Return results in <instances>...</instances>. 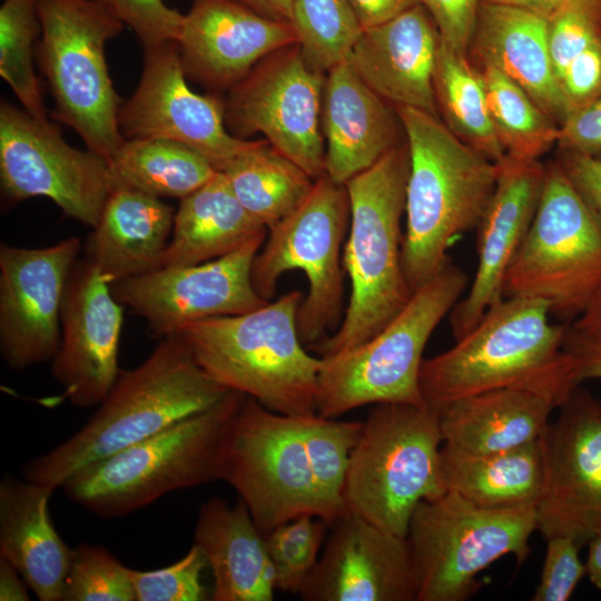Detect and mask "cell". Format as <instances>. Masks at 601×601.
I'll use <instances>...</instances> for the list:
<instances>
[{"instance_id": "6da1fadb", "label": "cell", "mask_w": 601, "mask_h": 601, "mask_svg": "<svg viewBox=\"0 0 601 601\" xmlns=\"http://www.w3.org/2000/svg\"><path fill=\"white\" fill-rule=\"evenodd\" d=\"M545 303L504 297L450 349L423 359L420 387L435 413L469 395L520 388L551 398L558 407L581 383L564 349L570 324L552 323Z\"/></svg>"}, {"instance_id": "7a4b0ae2", "label": "cell", "mask_w": 601, "mask_h": 601, "mask_svg": "<svg viewBox=\"0 0 601 601\" xmlns=\"http://www.w3.org/2000/svg\"><path fill=\"white\" fill-rule=\"evenodd\" d=\"M228 392L198 365L177 334L161 337L145 362L120 371L90 420L27 462L22 476L57 490L82 467L211 407Z\"/></svg>"}, {"instance_id": "3957f363", "label": "cell", "mask_w": 601, "mask_h": 601, "mask_svg": "<svg viewBox=\"0 0 601 601\" xmlns=\"http://www.w3.org/2000/svg\"><path fill=\"white\" fill-rule=\"evenodd\" d=\"M410 155L402 267L412 292L450 263L457 237L477 227L496 185L497 165L436 116L395 106Z\"/></svg>"}, {"instance_id": "277c9868", "label": "cell", "mask_w": 601, "mask_h": 601, "mask_svg": "<svg viewBox=\"0 0 601 601\" xmlns=\"http://www.w3.org/2000/svg\"><path fill=\"white\" fill-rule=\"evenodd\" d=\"M408 169L405 140L345 184L351 219L342 265L351 282V295L337 331L311 346L319 357L371 339L413 294L402 267L401 219Z\"/></svg>"}, {"instance_id": "5b68a950", "label": "cell", "mask_w": 601, "mask_h": 601, "mask_svg": "<svg viewBox=\"0 0 601 601\" xmlns=\"http://www.w3.org/2000/svg\"><path fill=\"white\" fill-rule=\"evenodd\" d=\"M304 297L292 290L252 312L197 321L175 334L227 390L279 414L311 416L316 414L321 357L308 354L298 335Z\"/></svg>"}, {"instance_id": "8992f818", "label": "cell", "mask_w": 601, "mask_h": 601, "mask_svg": "<svg viewBox=\"0 0 601 601\" xmlns=\"http://www.w3.org/2000/svg\"><path fill=\"white\" fill-rule=\"evenodd\" d=\"M246 395L229 391L211 407L91 463L60 489L104 518H122L162 495L223 481L229 434Z\"/></svg>"}, {"instance_id": "52a82bcc", "label": "cell", "mask_w": 601, "mask_h": 601, "mask_svg": "<svg viewBox=\"0 0 601 601\" xmlns=\"http://www.w3.org/2000/svg\"><path fill=\"white\" fill-rule=\"evenodd\" d=\"M466 274L449 263L413 292L403 309L375 336L343 353L321 357L316 414L337 418L380 403L426 407L420 387L425 346L460 300Z\"/></svg>"}, {"instance_id": "ba28073f", "label": "cell", "mask_w": 601, "mask_h": 601, "mask_svg": "<svg viewBox=\"0 0 601 601\" xmlns=\"http://www.w3.org/2000/svg\"><path fill=\"white\" fill-rule=\"evenodd\" d=\"M437 413L402 403L374 404L353 449L344 485L348 511L406 538L417 504L447 489Z\"/></svg>"}, {"instance_id": "9c48e42d", "label": "cell", "mask_w": 601, "mask_h": 601, "mask_svg": "<svg viewBox=\"0 0 601 601\" xmlns=\"http://www.w3.org/2000/svg\"><path fill=\"white\" fill-rule=\"evenodd\" d=\"M38 17L36 58L55 101L52 116L109 161L126 139L106 45L125 24L97 0H38Z\"/></svg>"}, {"instance_id": "30bf717a", "label": "cell", "mask_w": 601, "mask_h": 601, "mask_svg": "<svg viewBox=\"0 0 601 601\" xmlns=\"http://www.w3.org/2000/svg\"><path fill=\"white\" fill-rule=\"evenodd\" d=\"M536 530L535 508L489 509L453 491L417 504L408 524L416 601H464L477 575L504 555L522 564Z\"/></svg>"}, {"instance_id": "8fae6325", "label": "cell", "mask_w": 601, "mask_h": 601, "mask_svg": "<svg viewBox=\"0 0 601 601\" xmlns=\"http://www.w3.org/2000/svg\"><path fill=\"white\" fill-rule=\"evenodd\" d=\"M601 288V218L556 160L545 164L542 195L504 282V297L545 303L571 324Z\"/></svg>"}, {"instance_id": "7c38bea8", "label": "cell", "mask_w": 601, "mask_h": 601, "mask_svg": "<svg viewBox=\"0 0 601 601\" xmlns=\"http://www.w3.org/2000/svg\"><path fill=\"white\" fill-rule=\"evenodd\" d=\"M349 219L346 186L324 175L315 180L311 194L295 211L268 229L264 248L254 258L252 283L268 302L282 275L294 269L305 274L308 292L297 311V331L304 345L318 343L341 322V248Z\"/></svg>"}, {"instance_id": "4fadbf2b", "label": "cell", "mask_w": 601, "mask_h": 601, "mask_svg": "<svg viewBox=\"0 0 601 601\" xmlns=\"http://www.w3.org/2000/svg\"><path fill=\"white\" fill-rule=\"evenodd\" d=\"M223 481L235 489L263 535L306 514L331 526L298 417L276 413L250 396H245L229 434Z\"/></svg>"}, {"instance_id": "5bb4252c", "label": "cell", "mask_w": 601, "mask_h": 601, "mask_svg": "<svg viewBox=\"0 0 601 601\" xmlns=\"http://www.w3.org/2000/svg\"><path fill=\"white\" fill-rule=\"evenodd\" d=\"M0 185L7 204L47 197L92 228L115 189L105 157L70 146L53 122L6 99L0 104Z\"/></svg>"}, {"instance_id": "9a60e30c", "label": "cell", "mask_w": 601, "mask_h": 601, "mask_svg": "<svg viewBox=\"0 0 601 601\" xmlns=\"http://www.w3.org/2000/svg\"><path fill=\"white\" fill-rule=\"evenodd\" d=\"M326 72L312 67L298 43L262 59L223 100L227 129L246 139L263 134L314 180L325 175L322 105Z\"/></svg>"}, {"instance_id": "2e32d148", "label": "cell", "mask_w": 601, "mask_h": 601, "mask_svg": "<svg viewBox=\"0 0 601 601\" xmlns=\"http://www.w3.org/2000/svg\"><path fill=\"white\" fill-rule=\"evenodd\" d=\"M558 408L540 437L544 480L536 530L584 546L601 530V401L579 385Z\"/></svg>"}, {"instance_id": "e0dca14e", "label": "cell", "mask_w": 601, "mask_h": 601, "mask_svg": "<svg viewBox=\"0 0 601 601\" xmlns=\"http://www.w3.org/2000/svg\"><path fill=\"white\" fill-rule=\"evenodd\" d=\"M267 236L223 257L187 266L160 267L110 285L115 298L142 317L156 337L218 316L257 309L263 299L252 283V266Z\"/></svg>"}, {"instance_id": "ac0fdd59", "label": "cell", "mask_w": 601, "mask_h": 601, "mask_svg": "<svg viewBox=\"0 0 601 601\" xmlns=\"http://www.w3.org/2000/svg\"><path fill=\"white\" fill-rule=\"evenodd\" d=\"M137 89L122 102L118 124L125 139L164 138L204 155L223 171L255 140L235 137L226 127L224 104L187 85L177 41L146 48Z\"/></svg>"}, {"instance_id": "d6986e66", "label": "cell", "mask_w": 601, "mask_h": 601, "mask_svg": "<svg viewBox=\"0 0 601 601\" xmlns=\"http://www.w3.org/2000/svg\"><path fill=\"white\" fill-rule=\"evenodd\" d=\"M81 243L70 237L40 248L0 247V351L23 371L51 361L61 341L60 313Z\"/></svg>"}, {"instance_id": "ffe728a7", "label": "cell", "mask_w": 601, "mask_h": 601, "mask_svg": "<svg viewBox=\"0 0 601 601\" xmlns=\"http://www.w3.org/2000/svg\"><path fill=\"white\" fill-rule=\"evenodd\" d=\"M122 308L93 265L75 263L63 293L61 341L51 373L78 407L99 405L120 373Z\"/></svg>"}, {"instance_id": "44dd1931", "label": "cell", "mask_w": 601, "mask_h": 601, "mask_svg": "<svg viewBox=\"0 0 601 601\" xmlns=\"http://www.w3.org/2000/svg\"><path fill=\"white\" fill-rule=\"evenodd\" d=\"M299 595L305 601H416L406 538L351 512L331 526Z\"/></svg>"}, {"instance_id": "7402d4cb", "label": "cell", "mask_w": 601, "mask_h": 601, "mask_svg": "<svg viewBox=\"0 0 601 601\" xmlns=\"http://www.w3.org/2000/svg\"><path fill=\"white\" fill-rule=\"evenodd\" d=\"M496 185L477 225V265L469 293L450 312L454 339L467 334L490 307L504 298V282L534 218L545 164L505 156Z\"/></svg>"}, {"instance_id": "603a6c76", "label": "cell", "mask_w": 601, "mask_h": 601, "mask_svg": "<svg viewBox=\"0 0 601 601\" xmlns=\"http://www.w3.org/2000/svg\"><path fill=\"white\" fill-rule=\"evenodd\" d=\"M177 42L187 79L228 91L262 59L297 43V35L292 23L237 0H194Z\"/></svg>"}, {"instance_id": "cb8c5ba5", "label": "cell", "mask_w": 601, "mask_h": 601, "mask_svg": "<svg viewBox=\"0 0 601 601\" xmlns=\"http://www.w3.org/2000/svg\"><path fill=\"white\" fill-rule=\"evenodd\" d=\"M439 45L433 18L417 3L363 29L347 59L363 81L392 105L440 118L433 89Z\"/></svg>"}, {"instance_id": "d4e9b609", "label": "cell", "mask_w": 601, "mask_h": 601, "mask_svg": "<svg viewBox=\"0 0 601 601\" xmlns=\"http://www.w3.org/2000/svg\"><path fill=\"white\" fill-rule=\"evenodd\" d=\"M322 130L325 175L341 185L404 142L395 106L370 88L347 58L326 73Z\"/></svg>"}, {"instance_id": "484cf974", "label": "cell", "mask_w": 601, "mask_h": 601, "mask_svg": "<svg viewBox=\"0 0 601 601\" xmlns=\"http://www.w3.org/2000/svg\"><path fill=\"white\" fill-rule=\"evenodd\" d=\"M467 55L475 67H494L513 80L558 126L566 115L550 55L546 18L482 1Z\"/></svg>"}, {"instance_id": "4316f807", "label": "cell", "mask_w": 601, "mask_h": 601, "mask_svg": "<svg viewBox=\"0 0 601 601\" xmlns=\"http://www.w3.org/2000/svg\"><path fill=\"white\" fill-rule=\"evenodd\" d=\"M53 491L10 474L0 482V556L41 601H61L73 555L50 515Z\"/></svg>"}, {"instance_id": "83f0119b", "label": "cell", "mask_w": 601, "mask_h": 601, "mask_svg": "<svg viewBox=\"0 0 601 601\" xmlns=\"http://www.w3.org/2000/svg\"><path fill=\"white\" fill-rule=\"evenodd\" d=\"M194 544L213 573L210 600H274L275 572L265 538L239 497L233 505L220 497L200 505Z\"/></svg>"}, {"instance_id": "f1b7e54d", "label": "cell", "mask_w": 601, "mask_h": 601, "mask_svg": "<svg viewBox=\"0 0 601 601\" xmlns=\"http://www.w3.org/2000/svg\"><path fill=\"white\" fill-rule=\"evenodd\" d=\"M175 213L161 198L115 188L87 245L86 260L111 285L161 267Z\"/></svg>"}, {"instance_id": "f546056e", "label": "cell", "mask_w": 601, "mask_h": 601, "mask_svg": "<svg viewBox=\"0 0 601 601\" xmlns=\"http://www.w3.org/2000/svg\"><path fill=\"white\" fill-rule=\"evenodd\" d=\"M555 402L520 388H497L454 400L436 413L443 445L487 454L541 437Z\"/></svg>"}, {"instance_id": "4dcf8cb0", "label": "cell", "mask_w": 601, "mask_h": 601, "mask_svg": "<svg viewBox=\"0 0 601 601\" xmlns=\"http://www.w3.org/2000/svg\"><path fill=\"white\" fill-rule=\"evenodd\" d=\"M268 229L237 199L226 176L217 171L183 198L175 214L161 267L187 266L228 255Z\"/></svg>"}, {"instance_id": "1f68e13d", "label": "cell", "mask_w": 601, "mask_h": 601, "mask_svg": "<svg viewBox=\"0 0 601 601\" xmlns=\"http://www.w3.org/2000/svg\"><path fill=\"white\" fill-rule=\"evenodd\" d=\"M441 465L447 491L489 509L536 506L544 461L540 439L487 454H469L443 445Z\"/></svg>"}, {"instance_id": "d6a6232c", "label": "cell", "mask_w": 601, "mask_h": 601, "mask_svg": "<svg viewBox=\"0 0 601 601\" xmlns=\"http://www.w3.org/2000/svg\"><path fill=\"white\" fill-rule=\"evenodd\" d=\"M221 173L240 204L267 229L295 211L315 183L267 140H255Z\"/></svg>"}, {"instance_id": "836d02e7", "label": "cell", "mask_w": 601, "mask_h": 601, "mask_svg": "<svg viewBox=\"0 0 601 601\" xmlns=\"http://www.w3.org/2000/svg\"><path fill=\"white\" fill-rule=\"evenodd\" d=\"M115 188H130L158 198H185L217 170L199 151L164 138L126 139L110 158Z\"/></svg>"}, {"instance_id": "e575fe53", "label": "cell", "mask_w": 601, "mask_h": 601, "mask_svg": "<svg viewBox=\"0 0 601 601\" xmlns=\"http://www.w3.org/2000/svg\"><path fill=\"white\" fill-rule=\"evenodd\" d=\"M433 89L440 119L463 142L493 162L505 154L494 134L483 82L469 55L440 39Z\"/></svg>"}, {"instance_id": "d590c367", "label": "cell", "mask_w": 601, "mask_h": 601, "mask_svg": "<svg viewBox=\"0 0 601 601\" xmlns=\"http://www.w3.org/2000/svg\"><path fill=\"white\" fill-rule=\"evenodd\" d=\"M490 120L505 156L540 160L556 146L558 124L513 80L494 67H476Z\"/></svg>"}, {"instance_id": "8d00e7d4", "label": "cell", "mask_w": 601, "mask_h": 601, "mask_svg": "<svg viewBox=\"0 0 601 601\" xmlns=\"http://www.w3.org/2000/svg\"><path fill=\"white\" fill-rule=\"evenodd\" d=\"M298 423L313 479L332 525L347 512L343 497L345 477L363 422L314 414L298 417Z\"/></svg>"}, {"instance_id": "74e56055", "label": "cell", "mask_w": 601, "mask_h": 601, "mask_svg": "<svg viewBox=\"0 0 601 601\" xmlns=\"http://www.w3.org/2000/svg\"><path fill=\"white\" fill-rule=\"evenodd\" d=\"M39 33L38 0L3 1L0 8V75L28 114L48 121L33 65V45Z\"/></svg>"}, {"instance_id": "f35d334b", "label": "cell", "mask_w": 601, "mask_h": 601, "mask_svg": "<svg viewBox=\"0 0 601 601\" xmlns=\"http://www.w3.org/2000/svg\"><path fill=\"white\" fill-rule=\"evenodd\" d=\"M293 13L305 59L323 72L347 58L363 30L348 0H294Z\"/></svg>"}, {"instance_id": "ab89813d", "label": "cell", "mask_w": 601, "mask_h": 601, "mask_svg": "<svg viewBox=\"0 0 601 601\" xmlns=\"http://www.w3.org/2000/svg\"><path fill=\"white\" fill-rule=\"evenodd\" d=\"M329 524L321 518L300 515L268 532L266 548L278 591L299 594L316 566Z\"/></svg>"}, {"instance_id": "60d3db41", "label": "cell", "mask_w": 601, "mask_h": 601, "mask_svg": "<svg viewBox=\"0 0 601 601\" xmlns=\"http://www.w3.org/2000/svg\"><path fill=\"white\" fill-rule=\"evenodd\" d=\"M61 601H135L130 569L100 545L73 549Z\"/></svg>"}, {"instance_id": "b9f144b4", "label": "cell", "mask_w": 601, "mask_h": 601, "mask_svg": "<svg viewBox=\"0 0 601 601\" xmlns=\"http://www.w3.org/2000/svg\"><path fill=\"white\" fill-rule=\"evenodd\" d=\"M207 561L196 544L177 562L156 570L130 569L135 601H205Z\"/></svg>"}, {"instance_id": "7bdbcfd3", "label": "cell", "mask_w": 601, "mask_h": 601, "mask_svg": "<svg viewBox=\"0 0 601 601\" xmlns=\"http://www.w3.org/2000/svg\"><path fill=\"white\" fill-rule=\"evenodd\" d=\"M601 37V0H566L548 19V41L559 77L588 46Z\"/></svg>"}, {"instance_id": "ee69618b", "label": "cell", "mask_w": 601, "mask_h": 601, "mask_svg": "<svg viewBox=\"0 0 601 601\" xmlns=\"http://www.w3.org/2000/svg\"><path fill=\"white\" fill-rule=\"evenodd\" d=\"M115 18L128 24L144 49L178 41L185 14L164 0H97Z\"/></svg>"}, {"instance_id": "f6af8a7d", "label": "cell", "mask_w": 601, "mask_h": 601, "mask_svg": "<svg viewBox=\"0 0 601 601\" xmlns=\"http://www.w3.org/2000/svg\"><path fill=\"white\" fill-rule=\"evenodd\" d=\"M545 541V558L532 600L566 601L585 575L579 555L582 546L568 535H553Z\"/></svg>"}, {"instance_id": "bcb514c9", "label": "cell", "mask_w": 601, "mask_h": 601, "mask_svg": "<svg viewBox=\"0 0 601 601\" xmlns=\"http://www.w3.org/2000/svg\"><path fill=\"white\" fill-rule=\"evenodd\" d=\"M556 147L601 159V96L566 112L559 124Z\"/></svg>"}, {"instance_id": "7dc6e473", "label": "cell", "mask_w": 601, "mask_h": 601, "mask_svg": "<svg viewBox=\"0 0 601 601\" xmlns=\"http://www.w3.org/2000/svg\"><path fill=\"white\" fill-rule=\"evenodd\" d=\"M420 3L433 18L441 41L467 55L482 0H420Z\"/></svg>"}, {"instance_id": "c3c4849f", "label": "cell", "mask_w": 601, "mask_h": 601, "mask_svg": "<svg viewBox=\"0 0 601 601\" xmlns=\"http://www.w3.org/2000/svg\"><path fill=\"white\" fill-rule=\"evenodd\" d=\"M559 86L568 111L601 96V37L566 66Z\"/></svg>"}, {"instance_id": "681fc988", "label": "cell", "mask_w": 601, "mask_h": 601, "mask_svg": "<svg viewBox=\"0 0 601 601\" xmlns=\"http://www.w3.org/2000/svg\"><path fill=\"white\" fill-rule=\"evenodd\" d=\"M555 160L574 189L601 218V159L559 150Z\"/></svg>"}, {"instance_id": "f907efd6", "label": "cell", "mask_w": 601, "mask_h": 601, "mask_svg": "<svg viewBox=\"0 0 601 601\" xmlns=\"http://www.w3.org/2000/svg\"><path fill=\"white\" fill-rule=\"evenodd\" d=\"M564 349L575 359L580 383L601 380V341L580 337L572 333L569 326Z\"/></svg>"}, {"instance_id": "816d5d0a", "label": "cell", "mask_w": 601, "mask_h": 601, "mask_svg": "<svg viewBox=\"0 0 601 601\" xmlns=\"http://www.w3.org/2000/svg\"><path fill=\"white\" fill-rule=\"evenodd\" d=\"M362 29L380 24L404 10L420 3V0H348Z\"/></svg>"}, {"instance_id": "f5cc1de1", "label": "cell", "mask_w": 601, "mask_h": 601, "mask_svg": "<svg viewBox=\"0 0 601 601\" xmlns=\"http://www.w3.org/2000/svg\"><path fill=\"white\" fill-rule=\"evenodd\" d=\"M570 329L580 337L601 341V288L580 316L570 324Z\"/></svg>"}, {"instance_id": "db71d44e", "label": "cell", "mask_w": 601, "mask_h": 601, "mask_svg": "<svg viewBox=\"0 0 601 601\" xmlns=\"http://www.w3.org/2000/svg\"><path fill=\"white\" fill-rule=\"evenodd\" d=\"M28 584L17 569L0 556V600L27 601L30 600Z\"/></svg>"}, {"instance_id": "11a10c76", "label": "cell", "mask_w": 601, "mask_h": 601, "mask_svg": "<svg viewBox=\"0 0 601 601\" xmlns=\"http://www.w3.org/2000/svg\"><path fill=\"white\" fill-rule=\"evenodd\" d=\"M259 14L293 24L294 0H237Z\"/></svg>"}, {"instance_id": "9f6ffc18", "label": "cell", "mask_w": 601, "mask_h": 601, "mask_svg": "<svg viewBox=\"0 0 601 601\" xmlns=\"http://www.w3.org/2000/svg\"><path fill=\"white\" fill-rule=\"evenodd\" d=\"M489 3L503 4L524 9L546 19L551 18L566 0H482Z\"/></svg>"}, {"instance_id": "6f0895ef", "label": "cell", "mask_w": 601, "mask_h": 601, "mask_svg": "<svg viewBox=\"0 0 601 601\" xmlns=\"http://www.w3.org/2000/svg\"><path fill=\"white\" fill-rule=\"evenodd\" d=\"M587 545L585 575L591 584L601 591V530L590 538Z\"/></svg>"}]
</instances>
